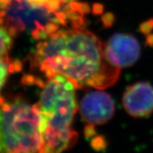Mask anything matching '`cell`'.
<instances>
[{"instance_id":"obj_1","label":"cell","mask_w":153,"mask_h":153,"mask_svg":"<svg viewBox=\"0 0 153 153\" xmlns=\"http://www.w3.org/2000/svg\"><path fill=\"white\" fill-rule=\"evenodd\" d=\"M32 62L47 80L61 75L76 88H106L116 83L120 72L107 60L99 38L83 28L50 34L38 43Z\"/></svg>"},{"instance_id":"obj_2","label":"cell","mask_w":153,"mask_h":153,"mask_svg":"<svg viewBox=\"0 0 153 153\" xmlns=\"http://www.w3.org/2000/svg\"><path fill=\"white\" fill-rule=\"evenodd\" d=\"M76 87L68 79L56 75L43 85L36 103L39 116L42 152H61L77 140L72 123L77 110Z\"/></svg>"},{"instance_id":"obj_3","label":"cell","mask_w":153,"mask_h":153,"mask_svg":"<svg viewBox=\"0 0 153 153\" xmlns=\"http://www.w3.org/2000/svg\"><path fill=\"white\" fill-rule=\"evenodd\" d=\"M40 116L36 104L0 97V152H42Z\"/></svg>"},{"instance_id":"obj_4","label":"cell","mask_w":153,"mask_h":153,"mask_svg":"<svg viewBox=\"0 0 153 153\" xmlns=\"http://www.w3.org/2000/svg\"><path fill=\"white\" fill-rule=\"evenodd\" d=\"M64 15L38 6L28 0H10L0 8V25L12 36L23 31L34 38L45 39L58 29Z\"/></svg>"},{"instance_id":"obj_5","label":"cell","mask_w":153,"mask_h":153,"mask_svg":"<svg viewBox=\"0 0 153 153\" xmlns=\"http://www.w3.org/2000/svg\"><path fill=\"white\" fill-rule=\"evenodd\" d=\"M107 60L121 69L137 62L141 54L138 41L131 34H117L111 37L104 45Z\"/></svg>"},{"instance_id":"obj_6","label":"cell","mask_w":153,"mask_h":153,"mask_svg":"<svg viewBox=\"0 0 153 153\" xmlns=\"http://www.w3.org/2000/svg\"><path fill=\"white\" fill-rule=\"evenodd\" d=\"M80 110L85 123L91 126L102 125L113 117L115 104L108 93L102 91H90L81 100Z\"/></svg>"},{"instance_id":"obj_7","label":"cell","mask_w":153,"mask_h":153,"mask_svg":"<svg viewBox=\"0 0 153 153\" xmlns=\"http://www.w3.org/2000/svg\"><path fill=\"white\" fill-rule=\"evenodd\" d=\"M123 105L134 117H145L153 113V86L148 82L131 85L123 94Z\"/></svg>"},{"instance_id":"obj_8","label":"cell","mask_w":153,"mask_h":153,"mask_svg":"<svg viewBox=\"0 0 153 153\" xmlns=\"http://www.w3.org/2000/svg\"><path fill=\"white\" fill-rule=\"evenodd\" d=\"M20 67L18 62H13L9 56L0 57V91L4 87L9 75Z\"/></svg>"},{"instance_id":"obj_9","label":"cell","mask_w":153,"mask_h":153,"mask_svg":"<svg viewBox=\"0 0 153 153\" xmlns=\"http://www.w3.org/2000/svg\"><path fill=\"white\" fill-rule=\"evenodd\" d=\"M12 37L7 29L0 25V57L9 56L8 53L12 47Z\"/></svg>"},{"instance_id":"obj_10","label":"cell","mask_w":153,"mask_h":153,"mask_svg":"<svg viewBox=\"0 0 153 153\" xmlns=\"http://www.w3.org/2000/svg\"><path fill=\"white\" fill-rule=\"evenodd\" d=\"M28 1L34 4L44 6L53 12H56L62 4L61 0H28Z\"/></svg>"},{"instance_id":"obj_11","label":"cell","mask_w":153,"mask_h":153,"mask_svg":"<svg viewBox=\"0 0 153 153\" xmlns=\"http://www.w3.org/2000/svg\"><path fill=\"white\" fill-rule=\"evenodd\" d=\"M70 1H73V0H61V2L62 3H65V2H68Z\"/></svg>"}]
</instances>
